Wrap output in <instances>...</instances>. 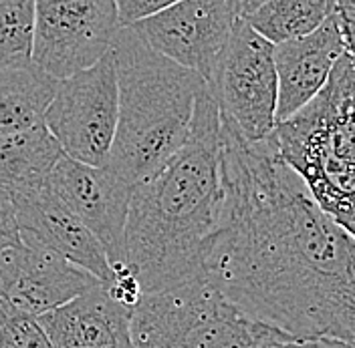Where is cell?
<instances>
[{
  "label": "cell",
  "instance_id": "cell-2",
  "mask_svg": "<svg viewBox=\"0 0 355 348\" xmlns=\"http://www.w3.org/2000/svg\"><path fill=\"white\" fill-rule=\"evenodd\" d=\"M220 205V109L204 85L186 143L132 187L123 264L144 294L202 276Z\"/></svg>",
  "mask_w": 355,
  "mask_h": 348
},
{
  "label": "cell",
  "instance_id": "cell-24",
  "mask_svg": "<svg viewBox=\"0 0 355 348\" xmlns=\"http://www.w3.org/2000/svg\"><path fill=\"white\" fill-rule=\"evenodd\" d=\"M228 2H230V6L234 10L236 19H244L246 15H250L252 10H257L266 0H228Z\"/></svg>",
  "mask_w": 355,
  "mask_h": 348
},
{
  "label": "cell",
  "instance_id": "cell-13",
  "mask_svg": "<svg viewBox=\"0 0 355 348\" xmlns=\"http://www.w3.org/2000/svg\"><path fill=\"white\" fill-rule=\"evenodd\" d=\"M19 234L41 241L71 264L87 270L97 280L111 282L113 268L101 241L46 185L35 194L12 197Z\"/></svg>",
  "mask_w": 355,
  "mask_h": 348
},
{
  "label": "cell",
  "instance_id": "cell-17",
  "mask_svg": "<svg viewBox=\"0 0 355 348\" xmlns=\"http://www.w3.org/2000/svg\"><path fill=\"white\" fill-rule=\"evenodd\" d=\"M337 12V0H266L244 17L270 44L303 39Z\"/></svg>",
  "mask_w": 355,
  "mask_h": 348
},
{
  "label": "cell",
  "instance_id": "cell-6",
  "mask_svg": "<svg viewBox=\"0 0 355 348\" xmlns=\"http://www.w3.org/2000/svg\"><path fill=\"white\" fill-rule=\"evenodd\" d=\"M226 119L246 141H263L277 127L275 44L236 19L206 83Z\"/></svg>",
  "mask_w": 355,
  "mask_h": 348
},
{
  "label": "cell",
  "instance_id": "cell-16",
  "mask_svg": "<svg viewBox=\"0 0 355 348\" xmlns=\"http://www.w3.org/2000/svg\"><path fill=\"white\" fill-rule=\"evenodd\" d=\"M57 83V79L33 63L19 68H0V135L41 125Z\"/></svg>",
  "mask_w": 355,
  "mask_h": 348
},
{
  "label": "cell",
  "instance_id": "cell-14",
  "mask_svg": "<svg viewBox=\"0 0 355 348\" xmlns=\"http://www.w3.org/2000/svg\"><path fill=\"white\" fill-rule=\"evenodd\" d=\"M39 320L53 348H132V308L113 300L105 282Z\"/></svg>",
  "mask_w": 355,
  "mask_h": 348
},
{
  "label": "cell",
  "instance_id": "cell-8",
  "mask_svg": "<svg viewBox=\"0 0 355 348\" xmlns=\"http://www.w3.org/2000/svg\"><path fill=\"white\" fill-rule=\"evenodd\" d=\"M33 59L61 81L95 65L119 33L115 0H33Z\"/></svg>",
  "mask_w": 355,
  "mask_h": 348
},
{
  "label": "cell",
  "instance_id": "cell-12",
  "mask_svg": "<svg viewBox=\"0 0 355 348\" xmlns=\"http://www.w3.org/2000/svg\"><path fill=\"white\" fill-rule=\"evenodd\" d=\"M345 55L339 15L335 12L303 39L275 44L277 123L293 117L323 91L333 68Z\"/></svg>",
  "mask_w": 355,
  "mask_h": 348
},
{
  "label": "cell",
  "instance_id": "cell-21",
  "mask_svg": "<svg viewBox=\"0 0 355 348\" xmlns=\"http://www.w3.org/2000/svg\"><path fill=\"white\" fill-rule=\"evenodd\" d=\"M19 238H21V234H19L15 201L0 187V248L19 241Z\"/></svg>",
  "mask_w": 355,
  "mask_h": 348
},
{
  "label": "cell",
  "instance_id": "cell-25",
  "mask_svg": "<svg viewBox=\"0 0 355 348\" xmlns=\"http://www.w3.org/2000/svg\"><path fill=\"white\" fill-rule=\"evenodd\" d=\"M337 4H347V6H352L355 10V0H337Z\"/></svg>",
  "mask_w": 355,
  "mask_h": 348
},
{
  "label": "cell",
  "instance_id": "cell-11",
  "mask_svg": "<svg viewBox=\"0 0 355 348\" xmlns=\"http://www.w3.org/2000/svg\"><path fill=\"white\" fill-rule=\"evenodd\" d=\"M49 187L101 241L111 268L121 266L132 185L110 167H93L63 155L49 175Z\"/></svg>",
  "mask_w": 355,
  "mask_h": 348
},
{
  "label": "cell",
  "instance_id": "cell-26",
  "mask_svg": "<svg viewBox=\"0 0 355 348\" xmlns=\"http://www.w3.org/2000/svg\"><path fill=\"white\" fill-rule=\"evenodd\" d=\"M10 2H15V0H0V6H4V4H10Z\"/></svg>",
  "mask_w": 355,
  "mask_h": 348
},
{
  "label": "cell",
  "instance_id": "cell-1",
  "mask_svg": "<svg viewBox=\"0 0 355 348\" xmlns=\"http://www.w3.org/2000/svg\"><path fill=\"white\" fill-rule=\"evenodd\" d=\"M222 205L202 276L250 318L293 338L355 347V239L281 159L220 117Z\"/></svg>",
  "mask_w": 355,
  "mask_h": 348
},
{
  "label": "cell",
  "instance_id": "cell-19",
  "mask_svg": "<svg viewBox=\"0 0 355 348\" xmlns=\"http://www.w3.org/2000/svg\"><path fill=\"white\" fill-rule=\"evenodd\" d=\"M0 348H53L39 316L0 298Z\"/></svg>",
  "mask_w": 355,
  "mask_h": 348
},
{
  "label": "cell",
  "instance_id": "cell-22",
  "mask_svg": "<svg viewBox=\"0 0 355 348\" xmlns=\"http://www.w3.org/2000/svg\"><path fill=\"white\" fill-rule=\"evenodd\" d=\"M337 15H339L341 33L345 41V53L355 59V10L347 4H337Z\"/></svg>",
  "mask_w": 355,
  "mask_h": 348
},
{
  "label": "cell",
  "instance_id": "cell-3",
  "mask_svg": "<svg viewBox=\"0 0 355 348\" xmlns=\"http://www.w3.org/2000/svg\"><path fill=\"white\" fill-rule=\"evenodd\" d=\"M111 53L119 115L105 167L133 187L186 143L196 97L206 81L152 51L128 26L115 35Z\"/></svg>",
  "mask_w": 355,
  "mask_h": 348
},
{
  "label": "cell",
  "instance_id": "cell-23",
  "mask_svg": "<svg viewBox=\"0 0 355 348\" xmlns=\"http://www.w3.org/2000/svg\"><path fill=\"white\" fill-rule=\"evenodd\" d=\"M265 348H355L347 342L335 340V338H313V340H299V338H287L272 342Z\"/></svg>",
  "mask_w": 355,
  "mask_h": 348
},
{
  "label": "cell",
  "instance_id": "cell-7",
  "mask_svg": "<svg viewBox=\"0 0 355 348\" xmlns=\"http://www.w3.org/2000/svg\"><path fill=\"white\" fill-rule=\"evenodd\" d=\"M119 93L111 48L89 68L61 79L43 123L67 157L105 167L117 129Z\"/></svg>",
  "mask_w": 355,
  "mask_h": 348
},
{
  "label": "cell",
  "instance_id": "cell-10",
  "mask_svg": "<svg viewBox=\"0 0 355 348\" xmlns=\"http://www.w3.org/2000/svg\"><path fill=\"white\" fill-rule=\"evenodd\" d=\"M99 284L87 270L24 234L0 248V298L33 316H43Z\"/></svg>",
  "mask_w": 355,
  "mask_h": 348
},
{
  "label": "cell",
  "instance_id": "cell-5",
  "mask_svg": "<svg viewBox=\"0 0 355 348\" xmlns=\"http://www.w3.org/2000/svg\"><path fill=\"white\" fill-rule=\"evenodd\" d=\"M130 334L132 348H265L293 338L244 314L204 276L141 294Z\"/></svg>",
  "mask_w": 355,
  "mask_h": 348
},
{
  "label": "cell",
  "instance_id": "cell-18",
  "mask_svg": "<svg viewBox=\"0 0 355 348\" xmlns=\"http://www.w3.org/2000/svg\"><path fill=\"white\" fill-rule=\"evenodd\" d=\"M35 2L15 0L0 6V68L31 65Z\"/></svg>",
  "mask_w": 355,
  "mask_h": 348
},
{
  "label": "cell",
  "instance_id": "cell-15",
  "mask_svg": "<svg viewBox=\"0 0 355 348\" xmlns=\"http://www.w3.org/2000/svg\"><path fill=\"white\" fill-rule=\"evenodd\" d=\"M63 155L59 141L44 123L0 135V187L10 197L39 192Z\"/></svg>",
  "mask_w": 355,
  "mask_h": 348
},
{
  "label": "cell",
  "instance_id": "cell-9",
  "mask_svg": "<svg viewBox=\"0 0 355 348\" xmlns=\"http://www.w3.org/2000/svg\"><path fill=\"white\" fill-rule=\"evenodd\" d=\"M234 21L228 0H180L128 28L152 51L198 73L208 83Z\"/></svg>",
  "mask_w": 355,
  "mask_h": 348
},
{
  "label": "cell",
  "instance_id": "cell-20",
  "mask_svg": "<svg viewBox=\"0 0 355 348\" xmlns=\"http://www.w3.org/2000/svg\"><path fill=\"white\" fill-rule=\"evenodd\" d=\"M117 2V15H119V24L130 26L133 22L148 19L155 12L176 4L180 0H115Z\"/></svg>",
  "mask_w": 355,
  "mask_h": 348
},
{
  "label": "cell",
  "instance_id": "cell-4",
  "mask_svg": "<svg viewBox=\"0 0 355 348\" xmlns=\"http://www.w3.org/2000/svg\"><path fill=\"white\" fill-rule=\"evenodd\" d=\"M281 159L315 203L355 239V59L343 55L323 91L272 131Z\"/></svg>",
  "mask_w": 355,
  "mask_h": 348
}]
</instances>
